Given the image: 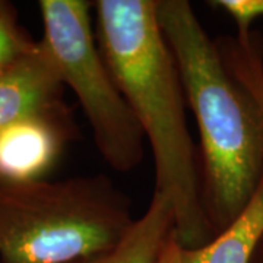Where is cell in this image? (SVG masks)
Returning <instances> with one entry per match:
<instances>
[{
  "label": "cell",
  "mask_w": 263,
  "mask_h": 263,
  "mask_svg": "<svg viewBox=\"0 0 263 263\" xmlns=\"http://www.w3.org/2000/svg\"><path fill=\"white\" fill-rule=\"evenodd\" d=\"M158 263H187L184 247L177 241L174 234H171L160 254Z\"/></svg>",
  "instance_id": "cell-12"
},
{
  "label": "cell",
  "mask_w": 263,
  "mask_h": 263,
  "mask_svg": "<svg viewBox=\"0 0 263 263\" xmlns=\"http://www.w3.org/2000/svg\"><path fill=\"white\" fill-rule=\"evenodd\" d=\"M263 238V176L245 209L221 233L193 250L184 249L187 263H250Z\"/></svg>",
  "instance_id": "cell-8"
},
{
  "label": "cell",
  "mask_w": 263,
  "mask_h": 263,
  "mask_svg": "<svg viewBox=\"0 0 263 263\" xmlns=\"http://www.w3.org/2000/svg\"><path fill=\"white\" fill-rule=\"evenodd\" d=\"M174 231V216L167 197L154 192L145 212L129 231L107 252L75 263H158L160 254Z\"/></svg>",
  "instance_id": "cell-7"
},
{
  "label": "cell",
  "mask_w": 263,
  "mask_h": 263,
  "mask_svg": "<svg viewBox=\"0 0 263 263\" xmlns=\"http://www.w3.org/2000/svg\"><path fill=\"white\" fill-rule=\"evenodd\" d=\"M135 219L103 174L0 184V263H75L114 247Z\"/></svg>",
  "instance_id": "cell-3"
},
{
  "label": "cell",
  "mask_w": 263,
  "mask_h": 263,
  "mask_svg": "<svg viewBox=\"0 0 263 263\" xmlns=\"http://www.w3.org/2000/svg\"><path fill=\"white\" fill-rule=\"evenodd\" d=\"M97 38L119 89L152 149L155 189L167 197L173 234L193 250L215 237L186 119L179 70L157 16V0H98Z\"/></svg>",
  "instance_id": "cell-1"
},
{
  "label": "cell",
  "mask_w": 263,
  "mask_h": 263,
  "mask_svg": "<svg viewBox=\"0 0 263 263\" xmlns=\"http://www.w3.org/2000/svg\"><path fill=\"white\" fill-rule=\"evenodd\" d=\"M63 84L43 41L0 75V130L62 101Z\"/></svg>",
  "instance_id": "cell-6"
},
{
  "label": "cell",
  "mask_w": 263,
  "mask_h": 263,
  "mask_svg": "<svg viewBox=\"0 0 263 263\" xmlns=\"http://www.w3.org/2000/svg\"><path fill=\"white\" fill-rule=\"evenodd\" d=\"M35 43L21 29L9 5L0 2V75L27 56Z\"/></svg>",
  "instance_id": "cell-10"
},
{
  "label": "cell",
  "mask_w": 263,
  "mask_h": 263,
  "mask_svg": "<svg viewBox=\"0 0 263 263\" xmlns=\"http://www.w3.org/2000/svg\"><path fill=\"white\" fill-rule=\"evenodd\" d=\"M44 37L63 86L75 94L103 160L129 173L143 160L145 136L105 62L92 27L94 3L40 0Z\"/></svg>",
  "instance_id": "cell-4"
},
{
  "label": "cell",
  "mask_w": 263,
  "mask_h": 263,
  "mask_svg": "<svg viewBox=\"0 0 263 263\" xmlns=\"http://www.w3.org/2000/svg\"><path fill=\"white\" fill-rule=\"evenodd\" d=\"M227 69L257 104L263 116V38L252 32L247 38H227L216 43Z\"/></svg>",
  "instance_id": "cell-9"
},
{
  "label": "cell",
  "mask_w": 263,
  "mask_h": 263,
  "mask_svg": "<svg viewBox=\"0 0 263 263\" xmlns=\"http://www.w3.org/2000/svg\"><path fill=\"white\" fill-rule=\"evenodd\" d=\"M211 5L224 10L233 19L237 38L249 37L254 22L263 18V0H215Z\"/></svg>",
  "instance_id": "cell-11"
},
{
  "label": "cell",
  "mask_w": 263,
  "mask_h": 263,
  "mask_svg": "<svg viewBox=\"0 0 263 263\" xmlns=\"http://www.w3.org/2000/svg\"><path fill=\"white\" fill-rule=\"evenodd\" d=\"M157 16L200 136L203 206L215 235L263 176V116L235 81L187 0H157Z\"/></svg>",
  "instance_id": "cell-2"
},
{
  "label": "cell",
  "mask_w": 263,
  "mask_h": 263,
  "mask_svg": "<svg viewBox=\"0 0 263 263\" xmlns=\"http://www.w3.org/2000/svg\"><path fill=\"white\" fill-rule=\"evenodd\" d=\"M72 126L60 103L0 130V184L46 179L73 135Z\"/></svg>",
  "instance_id": "cell-5"
}]
</instances>
